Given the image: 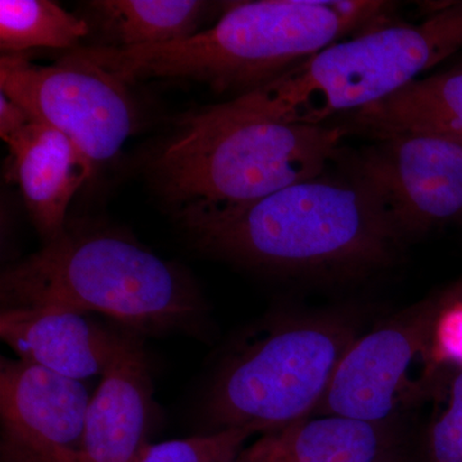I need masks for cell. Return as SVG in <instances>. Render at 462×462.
Returning <instances> with one entry per match:
<instances>
[{"instance_id": "9a60e30c", "label": "cell", "mask_w": 462, "mask_h": 462, "mask_svg": "<svg viewBox=\"0 0 462 462\" xmlns=\"http://www.w3.org/2000/svg\"><path fill=\"white\" fill-rule=\"evenodd\" d=\"M273 437L284 462H376L400 443L394 422L340 415L305 419Z\"/></svg>"}, {"instance_id": "9c48e42d", "label": "cell", "mask_w": 462, "mask_h": 462, "mask_svg": "<svg viewBox=\"0 0 462 462\" xmlns=\"http://www.w3.org/2000/svg\"><path fill=\"white\" fill-rule=\"evenodd\" d=\"M337 165L387 208L402 238L462 220V145L427 134H396L342 148Z\"/></svg>"}, {"instance_id": "7402d4cb", "label": "cell", "mask_w": 462, "mask_h": 462, "mask_svg": "<svg viewBox=\"0 0 462 462\" xmlns=\"http://www.w3.org/2000/svg\"><path fill=\"white\" fill-rule=\"evenodd\" d=\"M376 462H415L410 457V455H407V452L404 451L402 447L398 443L397 446H394L393 448L389 449L387 454L382 456Z\"/></svg>"}, {"instance_id": "2e32d148", "label": "cell", "mask_w": 462, "mask_h": 462, "mask_svg": "<svg viewBox=\"0 0 462 462\" xmlns=\"http://www.w3.org/2000/svg\"><path fill=\"white\" fill-rule=\"evenodd\" d=\"M89 25L109 48L166 44L196 35L214 5L199 0H94Z\"/></svg>"}, {"instance_id": "7c38bea8", "label": "cell", "mask_w": 462, "mask_h": 462, "mask_svg": "<svg viewBox=\"0 0 462 462\" xmlns=\"http://www.w3.org/2000/svg\"><path fill=\"white\" fill-rule=\"evenodd\" d=\"M11 178L45 243L66 230L69 207L96 165L65 134L32 118L8 143Z\"/></svg>"}, {"instance_id": "4fadbf2b", "label": "cell", "mask_w": 462, "mask_h": 462, "mask_svg": "<svg viewBox=\"0 0 462 462\" xmlns=\"http://www.w3.org/2000/svg\"><path fill=\"white\" fill-rule=\"evenodd\" d=\"M0 337L20 360L80 382L103 375L118 339L84 312L60 307L2 310Z\"/></svg>"}, {"instance_id": "ac0fdd59", "label": "cell", "mask_w": 462, "mask_h": 462, "mask_svg": "<svg viewBox=\"0 0 462 462\" xmlns=\"http://www.w3.org/2000/svg\"><path fill=\"white\" fill-rule=\"evenodd\" d=\"M252 428L212 430L205 436L148 445L134 462H236L245 451Z\"/></svg>"}, {"instance_id": "5bb4252c", "label": "cell", "mask_w": 462, "mask_h": 462, "mask_svg": "<svg viewBox=\"0 0 462 462\" xmlns=\"http://www.w3.org/2000/svg\"><path fill=\"white\" fill-rule=\"evenodd\" d=\"M329 124L346 136L367 141L396 134H427L462 145V65L422 76L389 98Z\"/></svg>"}, {"instance_id": "ffe728a7", "label": "cell", "mask_w": 462, "mask_h": 462, "mask_svg": "<svg viewBox=\"0 0 462 462\" xmlns=\"http://www.w3.org/2000/svg\"><path fill=\"white\" fill-rule=\"evenodd\" d=\"M32 116L5 94L0 93V136L8 144L32 123Z\"/></svg>"}, {"instance_id": "ba28073f", "label": "cell", "mask_w": 462, "mask_h": 462, "mask_svg": "<svg viewBox=\"0 0 462 462\" xmlns=\"http://www.w3.org/2000/svg\"><path fill=\"white\" fill-rule=\"evenodd\" d=\"M0 88L35 120L69 136L96 166L114 160L135 130L129 85L74 51L47 66L3 56Z\"/></svg>"}, {"instance_id": "30bf717a", "label": "cell", "mask_w": 462, "mask_h": 462, "mask_svg": "<svg viewBox=\"0 0 462 462\" xmlns=\"http://www.w3.org/2000/svg\"><path fill=\"white\" fill-rule=\"evenodd\" d=\"M90 400L80 380L20 358H2V461L32 462L79 448Z\"/></svg>"}, {"instance_id": "603a6c76", "label": "cell", "mask_w": 462, "mask_h": 462, "mask_svg": "<svg viewBox=\"0 0 462 462\" xmlns=\"http://www.w3.org/2000/svg\"><path fill=\"white\" fill-rule=\"evenodd\" d=\"M267 439L266 460L264 462H284L276 451L275 442H273V434H264Z\"/></svg>"}, {"instance_id": "8fae6325", "label": "cell", "mask_w": 462, "mask_h": 462, "mask_svg": "<svg viewBox=\"0 0 462 462\" xmlns=\"http://www.w3.org/2000/svg\"><path fill=\"white\" fill-rule=\"evenodd\" d=\"M151 373L138 337L118 333L117 346L91 397L79 448L48 462H134L148 445Z\"/></svg>"}, {"instance_id": "8992f818", "label": "cell", "mask_w": 462, "mask_h": 462, "mask_svg": "<svg viewBox=\"0 0 462 462\" xmlns=\"http://www.w3.org/2000/svg\"><path fill=\"white\" fill-rule=\"evenodd\" d=\"M357 337L334 316L294 319L257 334L216 375L207 420L214 430L252 428L264 436L309 419Z\"/></svg>"}, {"instance_id": "277c9868", "label": "cell", "mask_w": 462, "mask_h": 462, "mask_svg": "<svg viewBox=\"0 0 462 462\" xmlns=\"http://www.w3.org/2000/svg\"><path fill=\"white\" fill-rule=\"evenodd\" d=\"M0 300L2 310L99 312L149 334L189 329L205 310L189 276L135 240L67 227L3 272Z\"/></svg>"}, {"instance_id": "52a82bcc", "label": "cell", "mask_w": 462, "mask_h": 462, "mask_svg": "<svg viewBox=\"0 0 462 462\" xmlns=\"http://www.w3.org/2000/svg\"><path fill=\"white\" fill-rule=\"evenodd\" d=\"M452 300L430 298L357 337L315 416L394 422L430 393L438 322Z\"/></svg>"}, {"instance_id": "e0dca14e", "label": "cell", "mask_w": 462, "mask_h": 462, "mask_svg": "<svg viewBox=\"0 0 462 462\" xmlns=\"http://www.w3.org/2000/svg\"><path fill=\"white\" fill-rule=\"evenodd\" d=\"M90 32L85 18L50 0L0 2V50L20 54L32 48H74Z\"/></svg>"}, {"instance_id": "6da1fadb", "label": "cell", "mask_w": 462, "mask_h": 462, "mask_svg": "<svg viewBox=\"0 0 462 462\" xmlns=\"http://www.w3.org/2000/svg\"><path fill=\"white\" fill-rule=\"evenodd\" d=\"M346 136L336 125L282 123L220 103L179 121L149 157V179L191 231L320 175L338 160Z\"/></svg>"}, {"instance_id": "5b68a950", "label": "cell", "mask_w": 462, "mask_h": 462, "mask_svg": "<svg viewBox=\"0 0 462 462\" xmlns=\"http://www.w3.org/2000/svg\"><path fill=\"white\" fill-rule=\"evenodd\" d=\"M460 50L462 2L419 23L388 18L225 105L267 120L325 125L389 98Z\"/></svg>"}, {"instance_id": "7a4b0ae2", "label": "cell", "mask_w": 462, "mask_h": 462, "mask_svg": "<svg viewBox=\"0 0 462 462\" xmlns=\"http://www.w3.org/2000/svg\"><path fill=\"white\" fill-rule=\"evenodd\" d=\"M379 0H248L224 3L215 23L189 38L136 48L74 53L127 85L145 79L197 81L245 96L310 57L392 18Z\"/></svg>"}, {"instance_id": "d6986e66", "label": "cell", "mask_w": 462, "mask_h": 462, "mask_svg": "<svg viewBox=\"0 0 462 462\" xmlns=\"http://www.w3.org/2000/svg\"><path fill=\"white\" fill-rule=\"evenodd\" d=\"M425 462H462V366L451 380L445 407L428 428Z\"/></svg>"}, {"instance_id": "3957f363", "label": "cell", "mask_w": 462, "mask_h": 462, "mask_svg": "<svg viewBox=\"0 0 462 462\" xmlns=\"http://www.w3.org/2000/svg\"><path fill=\"white\" fill-rule=\"evenodd\" d=\"M189 234L212 256L311 278L376 272L396 260L404 242L376 194L337 163Z\"/></svg>"}, {"instance_id": "44dd1931", "label": "cell", "mask_w": 462, "mask_h": 462, "mask_svg": "<svg viewBox=\"0 0 462 462\" xmlns=\"http://www.w3.org/2000/svg\"><path fill=\"white\" fill-rule=\"evenodd\" d=\"M266 452L267 439L266 436H263L254 446L245 449L236 462H264L266 460Z\"/></svg>"}]
</instances>
